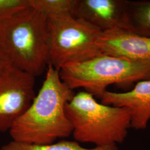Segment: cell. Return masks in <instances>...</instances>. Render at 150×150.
<instances>
[{"instance_id": "cell-9", "label": "cell", "mask_w": 150, "mask_h": 150, "mask_svg": "<svg viewBox=\"0 0 150 150\" xmlns=\"http://www.w3.org/2000/svg\"><path fill=\"white\" fill-rule=\"evenodd\" d=\"M102 54L139 61H150V36L125 30L102 32L98 42Z\"/></svg>"}, {"instance_id": "cell-12", "label": "cell", "mask_w": 150, "mask_h": 150, "mask_svg": "<svg viewBox=\"0 0 150 150\" xmlns=\"http://www.w3.org/2000/svg\"><path fill=\"white\" fill-rule=\"evenodd\" d=\"M77 0H29L30 6L42 13L47 18L51 17L74 16Z\"/></svg>"}, {"instance_id": "cell-11", "label": "cell", "mask_w": 150, "mask_h": 150, "mask_svg": "<svg viewBox=\"0 0 150 150\" xmlns=\"http://www.w3.org/2000/svg\"><path fill=\"white\" fill-rule=\"evenodd\" d=\"M129 15L132 32L150 36V1H129Z\"/></svg>"}, {"instance_id": "cell-14", "label": "cell", "mask_w": 150, "mask_h": 150, "mask_svg": "<svg viewBox=\"0 0 150 150\" xmlns=\"http://www.w3.org/2000/svg\"><path fill=\"white\" fill-rule=\"evenodd\" d=\"M13 65L0 42V76L6 72Z\"/></svg>"}, {"instance_id": "cell-1", "label": "cell", "mask_w": 150, "mask_h": 150, "mask_svg": "<svg viewBox=\"0 0 150 150\" xmlns=\"http://www.w3.org/2000/svg\"><path fill=\"white\" fill-rule=\"evenodd\" d=\"M75 95L61 79L59 71L48 64L38 95L9 131L12 140L50 144L69 137L72 127L65 108Z\"/></svg>"}, {"instance_id": "cell-5", "label": "cell", "mask_w": 150, "mask_h": 150, "mask_svg": "<svg viewBox=\"0 0 150 150\" xmlns=\"http://www.w3.org/2000/svg\"><path fill=\"white\" fill-rule=\"evenodd\" d=\"M47 21L49 64L56 70L102 54L98 42L102 32L87 22L71 15L49 17Z\"/></svg>"}, {"instance_id": "cell-8", "label": "cell", "mask_w": 150, "mask_h": 150, "mask_svg": "<svg viewBox=\"0 0 150 150\" xmlns=\"http://www.w3.org/2000/svg\"><path fill=\"white\" fill-rule=\"evenodd\" d=\"M98 98L103 104L126 108L130 115L131 128L137 130L147 128L150 121V79L137 82L128 91L106 90Z\"/></svg>"}, {"instance_id": "cell-13", "label": "cell", "mask_w": 150, "mask_h": 150, "mask_svg": "<svg viewBox=\"0 0 150 150\" xmlns=\"http://www.w3.org/2000/svg\"><path fill=\"white\" fill-rule=\"evenodd\" d=\"M29 6V0H0V25Z\"/></svg>"}, {"instance_id": "cell-6", "label": "cell", "mask_w": 150, "mask_h": 150, "mask_svg": "<svg viewBox=\"0 0 150 150\" xmlns=\"http://www.w3.org/2000/svg\"><path fill=\"white\" fill-rule=\"evenodd\" d=\"M35 77L13 66L0 76V132L10 131L36 96Z\"/></svg>"}, {"instance_id": "cell-4", "label": "cell", "mask_w": 150, "mask_h": 150, "mask_svg": "<svg viewBox=\"0 0 150 150\" xmlns=\"http://www.w3.org/2000/svg\"><path fill=\"white\" fill-rule=\"evenodd\" d=\"M61 79L71 90L82 88L98 97L111 85H129L150 79V61L101 54L59 70Z\"/></svg>"}, {"instance_id": "cell-2", "label": "cell", "mask_w": 150, "mask_h": 150, "mask_svg": "<svg viewBox=\"0 0 150 150\" xmlns=\"http://www.w3.org/2000/svg\"><path fill=\"white\" fill-rule=\"evenodd\" d=\"M0 42L11 64L36 77L49 64L50 33L47 18L31 6L0 25Z\"/></svg>"}, {"instance_id": "cell-7", "label": "cell", "mask_w": 150, "mask_h": 150, "mask_svg": "<svg viewBox=\"0 0 150 150\" xmlns=\"http://www.w3.org/2000/svg\"><path fill=\"white\" fill-rule=\"evenodd\" d=\"M129 0H77L74 17L101 32L114 30L132 32Z\"/></svg>"}, {"instance_id": "cell-10", "label": "cell", "mask_w": 150, "mask_h": 150, "mask_svg": "<svg viewBox=\"0 0 150 150\" xmlns=\"http://www.w3.org/2000/svg\"><path fill=\"white\" fill-rule=\"evenodd\" d=\"M0 150H119L117 145L95 146L86 148L76 141L62 140L50 144H35L12 140L2 146Z\"/></svg>"}, {"instance_id": "cell-3", "label": "cell", "mask_w": 150, "mask_h": 150, "mask_svg": "<svg viewBox=\"0 0 150 150\" xmlns=\"http://www.w3.org/2000/svg\"><path fill=\"white\" fill-rule=\"evenodd\" d=\"M65 112L72 127V134L79 143L98 147L117 145L125 141L131 127L126 108L99 103L85 91L75 93Z\"/></svg>"}]
</instances>
